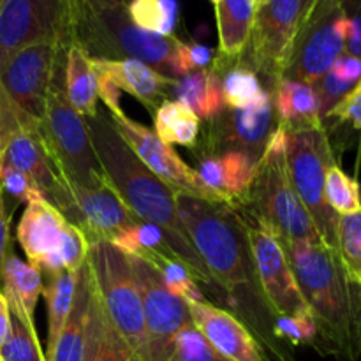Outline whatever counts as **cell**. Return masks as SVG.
<instances>
[{"label":"cell","mask_w":361,"mask_h":361,"mask_svg":"<svg viewBox=\"0 0 361 361\" xmlns=\"http://www.w3.org/2000/svg\"><path fill=\"white\" fill-rule=\"evenodd\" d=\"M87 120L95 154L123 203L145 224L159 228L176 259L185 264L196 281L212 284L210 271L190 243L178 215V194L155 176L113 127L109 116L97 113Z\"/></svg>","instance_id":"cell-1"},{"label":"cell","mask_w":361,"mask_h":361,"mask_svg":"<svg viewBox=\"0 0 361 361\" xmlns=\"http://www.w3.org/2000/svg\"><path fill=\"white\" fill-rule=\"evenodd\" d=\"M319 328L317 344L338 360L361 356V284L337 249L323 242L282 243Z\"/></svg>","instance_id":"cell-2"},{"label":"cell","mask_w":361,"mask_h":361,"mask_svg":"<svg viewBox=\"0 0 361 361\" xmlns=\"http://www.w3.org/2000/svg\"><path fill=\"white\" fill-rule=\"evenodd\" d=\"M178 215L201 261L228 293L252 284L256 279L247 224L235 204L215 203L178 194Z\"/></svg>","instance_id":"cell-3"},{"label":"cell","mask_w":361,"mask_h":361,"mask_svg":"<svg viewBox=\"0 0 361 361\" xmlns=\"http://www.w3.org/2000/svg\"><path fill=\"white\" fill-rule=\"evenodd\" d=\"M286 140L284 127H275L257 162L256 178L242 200L254 204L257 224L270 229L281 243L323 242L289 180Z\"/></svg>","instance_id":"cell-4"},{"label":"cell","mask_w":361,"mask_h":361,"mask_svg":"<svg viewBox=\"0 0 361 361\" xmlns=\"http://www.w3.org/2000/svg\"><path fill=\"white\" fill-rule=\"evenodd\" d=\"M39 130L71 183L87 189L109 185L108 176L95 154L87 120L67 101L63 85L59 83V73L46 97Z\"/></svg>","instance_id":"cell-5"},{"label":"cell","mask_w":361,"mask_h":361,"mask_svg":"<svg viewBox=\"0 0 361 361\" xmlns=\"http://www.w3.org/2000/svg\"><path fill=\"white\" fill-rule=\"evenodd\" d=\"M87 261L95 293L113 326L141 361H148L143 307L127 254L109 242H92Z\"/></svg>","instance_id":"cell-6"},{"label":"cell","mask_w":361,"mask_h":361,"mask_svg":"<svg viewBox=\"0 0 361 361\" xmlns=\"http://www.w3.org/2000/svg\"><path fill=\"white\" fill-rule=\"evenodd\" d=\"M286 164L293 189L309 212L323 243L337 249L338 215L331 210L324 196L326 171L335 164V159L323 126L289 130L286 140Z\"/></svg>","instance_id":"cell-7"},{"label":"cell","mask_w":361,"mask_h":361,"mask_svg":"<svg viewBox=\"0 0 361 361\" xmlns=\"http://www.w3.org/2000/svg\"><path fill=\"white\" fill-rule=\"evenodd\" d=\"M39 42L71 46L66 0H4L0 6V73L18 51Z\"/></svg>","instance_id":"cell-8"},{"label":"cell","mask_w":361,"mask_h":361,"mask_svg":"<svg viewBox=\"0 0 361 361\" xmlns=\"http://www.w3.org/2000/svg\"><path fill=\"white\" fill-rule=\"evenodd\" d=\"M127 257L143 307L148 361H168L176 335L180 334V330L192 324L189 307L185 300L168 291L161 271L154 264L129 254Z\"/></svg>","instance_id":"cell-9"},{"label":"cell","mask_w":361,"mask_h":361,"mask_svg":"<svg viewBox=\"0 0 361 361\" xmlns=\"http://www.w3.org/2000/svg\"><path fill=\"white\" fill-rule=\"evenodd\" d=\"M302 23V0H268L256 11L249 42L238 62L254 73L284 76Z\"/></svg>","instance_id":"cell-10"},{"label":"cell","mask_w":361,"mask_h":361,"mask_svg":"<svg viewBox=\"0 0 361 361\" xmlns=\"http://www.w3.org/2000/svg\"><path fill=\"white\" fill-rule=\"evenodd\" d=\"M109 120H111L113 127L120 134V137L127 143V147L136 154V157L155 176H159L166 185L171 187L176 194H185V196L197 197V200L215 201V203L235 204L224 194H221L219 190L207 185L201 180V176L197 175V171L189 168L176 155L171 145L159 140V136L154 130H150L143 123L136 122V120L129 118L126 113L120 116L109 115Z\"/></svg>","instance_id":"cell-11"},{"label":"cell","mask_w":361,"mask_h":361,"mask_svg":"<svg viewBox=\"0 0 361 361\" xmlns=\"http://www.w3.org/2000/svg\"><path fill=\"white\" fill-rule=\"evenodd\" d=\"M66 49L56 42H39L18 51L0 73V83L21 111L41 122L48 92L60 67L66 62Z\"/></svg>","instance_id":"cell-12"},{"label":"cell","mask_w":361,"mask_h":361,"mask_svg":"<svg viewBox=\"0 0 361 361\" xmlns=\"http://www.w3.org/2000/svg\"><path fill=\"white\" fill-rule=\"evenodd\" d=\"M254 270L268 305L277 316L310 312L296 282L289 257L277 236L263 224H247Z\"/></svg>","instance_id":"cell-13"},{"label":"cell","mask_w":361,"mask_h":361,"mask_svg":"<svg viewBox=\"0 0 361 361\" xmlns=\"http://www.w3.org/2000/svg\"><path fill=\"white\" fill-rule=\"evenodd\" d=\"M2 164H9L28 176L44 194L46 201L66 217L69 224L76 221V203L69 180L56 164L51 150L46 145L39 126L23 129L11 140L4 154Z\"/></svg>","instance_id":"cell-14"},{"label":"cell","mask_w":361,"mask_h":361,"mask_svg":"<svg viewBox=\"0 0 361 361\" xmlns=\"http://www.w3.org/2000/svg\"><path fill=\"white\" fill-rule=\"evenodd\" d=\"M348 28V16L342 9H335L303 25L296 35L291 59L282 78L312 87L345 51Z\"/></svg>","instance_id":"cell-15"},{"label":"cell","mask_w":361,"mask_h":361,"mask_svg":"<svg viewBox=\"0 0 361 361\" xmlns=\"http://www.w3.org/2000/svg\"><path fill=\"white\" fill-rule=\"evenodd\" d=\"M69 222L48 201H34L25 208L16 236L28 263L41 274L66 270L62 264V242Z\"/></svg>","instance_id":"cell-16"},{"label":"cell","mask_w":361,"mask_h":361,"mask_svg":"<svg viewBox=\"0 0 361 361\" xmlns=\"http://www.w3.org/2000/svg\"><path fill=\"white\" fill-rule=\"evenodd\" d=\"M69 185L78 210L73 226L83 233L88 243H113L126 229L141 222L111 185L97 189H87L71 182Z\"/></svg>","instance_id":"cell-17"},{"label":"cell","mask_w":361,"mask_h":361,"mask_svg":"<svg viewBox=\"0 0 361 361\" xmlns=\"http://www.w3.org/2000/svg\"><path fill=\"white\" fill-rule=\"evenodd\" d=\"M190 319L219 355L229 361H264L259 344L240 319L208 302H185Z\"/></svg>","instance_id":"cell-18"},{"label":"cell","mask_w":361,"mask_h":361,"mask_svg":"<svg viewBox=\"0 0 361 361\" xmlns=\"http://www.w3.org/2000/svg\"><path fill=\"white\" fill-rule=\"evenodd\" d=\"M219 118L222 123V140L229 147H236L233 150H243L252 157L261 159L267 148L270 136L274 134V99L268 90H263L259 97L243 109H231L226 115L222 111Z\"/></svg>","instance_id":"cell-19"},{"label":"cell","mask_w":361,"mask_h":361,"mask_svg":"<svg viewBox=\"0 0 361 361\" xmlns=\"http://www.w3.org/2000/svg\"><path fill=\"white\" fill-rule=\"evenodd\" d=\"M92 59V66L97 73L106 74L120 90L127 92L141 102L150 111H157L159 106L166 101L169 92L175 90L176 80L157 73L154 67L140 60L123 59Z\"/></svg>","instance_id":"cell-20"},{"label":"cell","mask_w":361,"mask_h":361,"mask_svg":"<svg viewBox=\"0 0 361 361\" xmlns=\"http://www.w3.org/2000/svg\"><path fill=\"white\" fill-rule=\"evenodd\" d=\"M94 281H92L88 261L76 271V288L71 312L56 338L55 345L46 353V361H83L87 344V319Z\"/></svg>","instance_id":"cell-21"},{"label":"cell","mask_w":361,"mask_h":361,"mask_svg":"<svg viewBox=\"0 0 361 361\" xmlns=\"http://www.w3.org/2000/svg\"><path fill=\"white\" fill-rule=\"evenodd\" d=\"M259 159L252 157L243 150H228L215 157L201 161L197 175L207 185L219 190L236 204L249 192L257 173Z\"/></svg>","instance_id":"cell-22"},{"label":"cell","mask_w":361,"mask_h":361,"mask_svg":"<svg viewBox=\"0 0 361 361\" xmlns=\"http://www.w3.org/2000/svg\"><path fill=\"white\" fill-rule=\"evenodd\" d=\"M2 293L11 314L35 326L34 312L39 295H42V274L30 263L21 261L13 249L7 252L2 264Z\"/></svg>","instance_id":"cell-23"},{"label":"cell","mask_w":361,"mask_h":361,"mask_svg":"<svg viewBox=\"0 0 361 361\" xmlns=\"http://www.w3.org/2000/svg\"><path fill=\"white\" fill-rule=\"evenodd\" d=\"M274 104L281 122L279 126L284 127L288 133L323 126L319 99L310 85L289 78H279Z\"/></svg>","instance_id":"cell-24"},{"label":"cell","mask_w":361,"mask_h":361,"mask_svg":"<svg viewBox=\"0 0 361 361\" xmlns=\"http://www.w3.org/2000/svg\"><path fill=\"white\" fill-rule=\"evenodd\" d=\"M83 361H141L123 341L106 314L97 293H92L87 319V344Z\"/></svg>","instance_id":"cell-25"},{"label":"cell","mask_w":361,"mask_h":361,"mask_svg":"<svg viewBox=\"0 0 361 361\" xmlns=\"http://www.w3.org/2000/svg\"><path fill=\"white\" fill-rule=\"evenodd\" d=\"M63 92L69 104L83 118H92L99 113L97 73L92 59L80 46L73 44L66 49L63 62Z\"/></svg>","instance_id":"cell-26"},{"label":"cell","mask_w":361,"mask_h":361,"mask_svg":"<svg viewBox=\"0 0 361 361\" xmlns=\"http://www.w3.org/2000/svg\"><path fill=\"white\" fill-rule=\"evenodd\" d=\"M221 60L238 62L243 55L256 18L254 0H222L215 7Z\"/></svg>","instance_id":"cell-27"},{"label":"cell","mask_w":361,"mask_h":361,"mask_svg":"<svg viewBox=\"0 0 361 361\" xmlns=\"http://www.w3.org/2000/svg\"><path fill=\"white\" fill-rule=\"evenodd\" d=\"M176 101L185 104L197 118L214 120L226 111L222 81L214 71H197V73L176 80L175 90Z\"/></svg>","instance_id":"cell-28"},{"label":"cell","mask_w":361,"mask_h":361,"mask_svg":"<svg viewBox=\"0 0 361 361\" xmlns=\"http://www.w3.org/2000/svg\"><path fill=\"white\" fill-rule=\"evenodd\" d=\"M44 277L46 282L42 281V296H44L46 309H48V349L46 353H49L66 324L71 307H73L76 271L59 270L44 274Z\"/></svg>","instance_id":"cell-29"},{"label":"cell","mask_w":361,"mask_h":361,"mask_svg":"<svg viewBox=\"0 0 361 361\" xmlns=\"http://www.w3.org/2000/svg\"><path fill=\"white\" fill-rule=\"evenodd\" d=\"M155 134L168 145L194 147L200 134V118L178 101H164L155 111Z\"/></svg>","instance_id":"cell-30"},{"label":"cell","mask_w":361,"mask_h":361,"mask_svg":"<svg viewBox=\"0 0 361 361\" xmlns=\"http://www.w3.org/2000/svg\"><path fill=\"white\" fill-rule=\"evenodd\" d=\"M113 245L118 247L122 252L129 254V256H136L148 261L154 267H157L166 257L176 259L173 250L166 243V238L161 229L152 224H145V222H137L133 228L126 229L113 242Z\"/></svg>","instance_id":"cell-31"},{"label":"cell","mask_w":361,"mask_h":361,"mask_svg":"<svg viewBox=\"0 0 361 361\" xmlns=\"http://www.w3.org/2000/svg\"><path fill=\"white\" fill-rule=\"evenodd\" d=\"M127 13L134 25L152 34L173 35L178 18V2L176 0H130L127 4Z\"/></svg>","instance_id":"cell-32"},{"label":"cell","mask_w":361,"mask_h":361,"mask_svg":"<svg viewBox=\"0 0 361 361\" xmlns=\"http://www.w3.org/2000/svg\"><path fill=\"white\" fill-rule=\"evenodd\" d=\"M324 196L331 210L342 215H353L361 212V192L360 183L355 178L342 171L338 164H331L326 171L324 180Z\"/></svg>","instance_id":"cell-33"},{"label":"cell","mask_w":361,"mask_h":361,"mask_svg":"<svg viewBox=\"0 0 361 361\" xmlns=\"http://www.w3.org/2000/svg\"><path fill=\"white\" fill-rule=\"evenodd\" d=\"M0 361H46L35 326L11 314V330L0 348Z\"/></svg>","instance_id":"cell-34"},{"label":"cell","mask_w":361,"mask_h":361,"mask_svg":"<svg viewBox=\"0 0 361 361\" xmlns=\"http://www.w3.org/2000/svg\"><path fill=\"white\" fill-rule=\"evenodd\" d=\"M263 90L257 74L240 62H236V66L228 71L222 80L224 101L231 109L249 108Z\"/></svg>","instance_id":"cell-35"},{"label":"cell","mask_w":361,"mask_h":361,"mask_svg":"<svg viewBox=\"0 0 361 361\" xmlns=\"http://www.w3.org/2000/svg\"><path fill=\"white\" fill-rule=\"evenodd\" d=\"M337 250L353 277L361 275V212L338 217Z\"/></svg>","instance_id":"cell-36"},{"label":"cell","mask_w":361,"mask_h":361,"mask_svg":"<svg viewBox=\"0 0 361 361\" xmlns=\"http://www.w3.org/2000/svg\"><path fill=\"white\" fill-rule=\"evenodd\" d=\"M168 361H229L219 355L214 345L203 337L194 324H189L176 335Z\"/></svg>","instance_id":"cell-37"},{"label":"cell","mask_w":361,"mask_h":361,"mask_svg":"<svg viewBox=\"0 0 361 361\" xmlns=\"http://www.w3.org/2000/svg\"><path fill=\"white\" fill-rule=\"evenodd\" d=\"M155 268L161 271L164 286L168 288V291L171 293V295L180 296V298L185 300V302H204L203 293L197 288L194 275L190 274L189 268L183 263H180L178 259L166 257V259H162Z\"/></svg>","instance_id":"cell-38"},{"label":"cell","mask_w":361,"mask_h":361,"mask_svg":"<svg viewBox=\"0 0 361 361\" xmlns=\"http://www.w3.org/2000/svg\"><path fill=\"white\" fill-rule=\"evenodd\" d=\"M37 126V120L30 118L27 113L21 111L20 106L11 99V95L0 83V168H2L4 154H6V148L11 143V140L20 130L34 129Z\"/></svg>","instance_id":"cell-39"},{"label":"cell","mask_w":361,"mask_h":361,"mask_svg":"<svg viewBox=\"0 0 361 361\" xmlns=\"http://www.w3.org/2000/svg\"><path fill=\"white\" fill-rule=\"evenodd\" d=\"M275 334L286 338L291 344H317L319 328L312 312H303L298 316H277L275 319Z\"/></svg>","instance_id":"cell-40"},{"label":"cell","mask_w":361,"mask_h":361,"mask_svg":"<svg viewBox=\"0 0 361 361\" xmlns=\"http://www.w3.org/2000/svg\"><path fill=\"white\" fill-rule=\"evenodd\" d=\"M0 183H2L4 194L13 197L16 203L28 204L34 201H46L44 194L39 190V187L25 173L9 164H2L0 168Z\"/></svg>","instance_id":"cell-41"},{"label":"cell","mask_w":361,"mask_h":361,"mask_svg":"<svg viewBox=\"0 0 361 361\" xmlns=\"http://www.w3.org/2000/svg\"><path fill=\"white\" fill-rule=\"evenodd\" d=\"M316 90L317 99H319V109H321V118L326 116L356 85L349 83V81L342 80L334 69L328 71L324 76H321L316 83L312 85Z\"/></svg>","instance_id":"cell-42"},{"label":"cell","mask_w":361,"mask_h":361,"mask_svg":"<svg viewBox=\"0 0 361 361\" xmlns=\"http://www.w3.org/2000/svg\"><path fill=\"white\" fill-rule=\"evenodd\" d=\"M214 59V51L210 48L197 42H183L180 41L178 49H176V69L178 76H189V74L204 71L210 66Z\"/></svg>","instance_id":"cell-43"},{"label":"cell","mask_w":361,"mask_h":361,"mask_svg":"<svg viewBox=\"0 0 361 361\" xmlns=\"http://www.w3.org/2000/svg\"><path fill=\"white\" fill-rule=\"evenodd\" d=\"M326 118H337L349 123L353 129L361 130V80L360 83L331 109Z\"/></svg>","instance_id":"cell-44"},{"label":"cell","mask_w":361,"mask_h":361,"mask_svg":"<svg viewBox=\"0 0 361 361\" xmlns=\"http://www.w3.org/2000/svg\"><path fill=\"white\" fill-rule=\"evenodd\" d=\"M349 21L345 53L361 60V0H349L342 6Z\"/></svg>","instance_id":"cell-45"},{"label":"cell","mask_w":361,"mask_h":361,"mask_svg":"<svg viewBox=\"0 0 361 361\" xmlns=\"http://www.w3.org/2000/svg\"><path fill=\"white\" fill-rule=\"evenodd\" d=\"M97 73V71H95ZM97 92L99 99L106 104V108L109 109V115L111 116H120L123 115L122 106H120V88L109 80L106 74L97 73Z\"/></svg>","instance_id":"cell-46"},{"label":"cell","mask_w":361,"mask_h":361,"mask_svg":"<svg viewBox=\"0 0 361 361\" xmlns=\"http://www.w3.org/2000/svg\"><path fill=\"white\" fill-rule=\"evenodd\" d=\"M9 222H11V214L7 212L6 194H4L2 183H0V289H2L4 259H6L7 252L13 249V245H11V236H9Z\"/></svg>","instance_id":"cell-47"},{"label":"cell","mask_w":361,"mask_h":361,"mask_svg":"<svg viewBox=\"0 0 361 361\" xmlns=\"http://www.w3.org/2000/svg\"><path fill=\"white\" fill-rule=\"evenodd\" d=\"M334 69L342 80L349 81L353 85H358L361 80V60L356 56L348 55V53H342L337 60H335L334 66L330 67Z\"/></svg>","instance_id":"cell-48"},{"label":"cell","mask_w":361,"mask_h":361,"mask_svg":"<svg viewBox=\"0 0 361 361\" xmlns=\"http://www.w3.org/2000/svg\"><path fill=\"white\" fill-rule=\"evenodd\" d=\"M345 2H349V0H317L316 6H314V9H312V13H310V16L307 18L305 23H309L310 20H316V18H319V16H324V14L331 13V11H335V9H342V6H344Z\"/></svg>","instance_id":"cell-49"},{"label":"cell","mask_w":361,"mask_h":361,"mask_svg":"<svg viewBox=\"0 0 361 361\" xmlns=\"http://www.w3.org/2000/svg\"><path fill=\"white\" fill-rule=\"evenodd\" d=\"M11 330V310L9 303H7L6 296H4L2 289H0V348L6 342L7 335H9Z\"/></svg>","instance_id":"cell-50"},{"label":"cell","mask_w":361,"mask_h":361,"mask_svg":"<svg viewBox=\"0 0 361 361\" xmlns=\"http://www.w3.org/2000/svg\"><path fill=\"white\" fill-rule=\"evenodd\" d=\"M316 2L317 0H302V23H300V27H302V25L307 21V18L310 16Z\"/></svg>","instance_id":"cell-51"},{"label":"cell","mask_w":361,"mask_h":361,"mask_svg":"<svg viewBox=\"0 0 361 361\" xmlns=\"http://www.w3.org/2000/svg\"><path fill=\"white\" fill-rule=\"evenodd\" d=\"M90 4H94V6H115V4H120L123 2V0H88Z\"/></svg>","instance_id":"cell-52"},{"label":"cell","mask_w":361,"mask_h":361,"mask_svg":"<svg viewBox=\"0 0 361 361\" xmlns=\"http://www.w3.org/2000/svg\"><path fill=\"white\" fill-rule=\"evenodd\" d=\"M267 2H268V0H254V4H256V11L259 9V7H263Z\"/></svg>","instance_id":"cell-53"},{"label":"cell","mask_w":361,"mask_h":361,"mask_svg":"<svg viewBox=\"0 0 361 361\" xmlns=\"http://www.w3.org/2000/svg\"><path fill=\"white\" fill-rule=\"evenodd\" d=\"M210 2H212V4H214V6H215V7H217V6H219V4H221V2H222V0H210Z\"/></svg>","instance_id":"cell-54"},{"label":"cell","mask_w":361,"mask_h":361,"mask_svg":"<svg viewBox=\"0 0 361 361\" xmlns=\"http://www.w3.org/2000/svg\"><path fill=\"white\" fill-rule=\"evenodd\" d=\"M356 281H358L360 284H361V275H358V277H356Z\"/></svg>","instance_id":"cell-55"},{"label":"cell","mask_w":361,"mask_h":361,"mask_svg":"<svg viewBox=\"0 0 361 361\" xmlns=\"http://www.w3.org/2000/svg\"><path fill=\"white\" fill-rule=\"evenodd\" d=\"M2 2H4V0H0V6H2Z\"/></svg>","instance_id":"cell-56"}]
</instances>
